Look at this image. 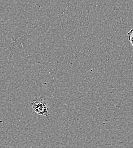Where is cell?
<instances>
[{
	"instance_id": "obj_2",
	"label": "cell",
	"mask_w": 133,
	"mask_h": 148,
	"mask_svg": "<svg viewBox=\"0 0 133 148\" xmlns=\"http://www.w3.org/2000/svg\"><path fill=\"white\" fill-rule=\"evenodd\" d=\"M133 30L132 29L128 33V39L130 41L131 45L133 46Z\"/></svg>"
},
{
	"instance_id": "obj_1",
	"label": "cell",
	"mask_w": 133,
	"mask_h": 148,
	"mask_svg": "<svg viewBox=\"0 0 133 148\" xmlns=\"http://www.w3.org/2000/svg\"><path fill=\"white\" fill-rule=\"evenodd\" d=\"M31 107L34 112L42 116H48L49 114V104L44 98L36 97L31 102Z\"/></svg>"
}]
</instances>
